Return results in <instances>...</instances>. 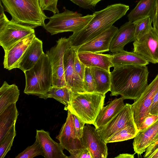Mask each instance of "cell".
<instances>
[{
	"label": "cell",
	"mask_w": 158,
	"mask_h": 158,
	"mask_svg": "<svg viewBox=\"0 0 158 158\" xmlns=\"http://www.w3.org/2000/svg\"><path fill=\"white\" fill-rule=\"evenodd\" d=\"M110 74V96L120 95L124 99L135 101L148 85L149 71L146 65L117 67Z\"/></svg>",
	"instance_id": "obj_1"
},
{
	"label": "cell",
	"mask_w": 158,
	"mask_h": 158,
	"mask_svg": "<svg viewBox=\"0 0 158 158\" xmlns=\"http://www.w3.org/2000/svg\"><path fill=\"white\" fill-rule=\"evenodd\" d=\"M129 8L128 5L117 3L95 12L92 18L83 28L73 33L67 38L70 47L76 50L99 35L125 15Z\"/></svg>",
	"instance_id": "obj_2"
},
{
	"label": "cell",
	"mask_w": 158,
	"mask_h": 158,
	"mask_svg": "<svg viewBox=\"0 0 158 158\" xmlns=\"http://www.w3.org/2000/svg\"><path fill=\"white\" fill-rule=\"evenodd\" d=\"M11 16V20L35 28L44 27L46 16L40 4V0H0Z\"/></svg>",
	"instance_id": "obj_3"
},
{
	"label": "cell",
	"mask_w": 158,
	"mask_h": 158,
	"mask_svg": "<svg viewBox=\"0 0 158 158\" xmlns=\"http://www.w3.org/2000/svg\"><path fill=\"white\" fill-rule=\"evenodd\" d=\"M105 94L93 92H73L69 103L64 108L86 124H94L104 106Z\"/></svg>",
	"instance_id": "obj_4"
},
{
	"label": "cell",
	"mask_w": 158,
	"mask_h": 158,
	"mask_svg": "<svg viewBox=\"0 0 158 158\" xmlns=\"http://www.w3.org/2000/svg\"><path fill=\"white\" fill-rule=\"evenodd\" d=\"M26 85L24 93L40 98L52 86V70L49 57L44 53L35 65L24 72Z\"/></svg>",
	"instance_id": "obj_5"
},
{
	"label": "cell",
	"mask_w": 158,
	"mask_h": 158,
	"mask_svg": "<svg viewBox=\"0 0 158 158\" xmlns=\"http://www.w3.org/2000/svg\"><path fill=\"white\" fill-rule=\"evenodd\" d=\"M62 12L54 14L49 18L48 23L43 27L52 35L58 33L79 31L89 22L94 15H82L66 9Z\"/></svg>",
	"instance_id": "obj_6"
},
{
	"label": "cell",
	"mask_w": 158,
	"mask_h": 158,
	"mask_svg": "<svg viewBox=\"0 0 158 158\" xmlns=\"http://www.w3.org/2000/svg\"><path fill=\"white\" fill-rule=\"evenodd\" d=\"M0 7V45L4 51L35 31L31 27L9 20L4 7L1 5Z\"/></svg>",
	"instance_id": "obj_7"
},
{
	"label": "cell",
	"mask_w": 158,
	"mask_h": 158,
	"mask_svg": "<svg viewBox=\"0 0 158 158\" xmlns=\"http://www.w3.org/2000/svg\"><path fill=\"white\" fill-rule=\"evenodd\" d=\"M57 44L46 51L52 70V86H67L65 81L64 67V55L67 49L70 47L67 38H61L56 41Z\"/></svg>",
	"instance_id": "obj_8"
},
{
	"label": "cell",
	"mask_w": 158,
	"mask_h": 158,
	"mask_svg": "<svg viewBox=\"0 0 158 158\" xmlns=\"http://www.w3.org/2000/svg\"><path fill=\"white\" fill-rule=\"evenodd\" d=\"M158 90V74L140 97L131 105L134 122L138 130L144 118L150 114L153 97Z\"/></svg>",
	"instance_id": "obj_9"
},
{
	"label": "cell",
	"mask_w": 158,
	"mask_h": 158,
	"mask_svg": "<svg viewBox=\"0 0 158 158\" xmlns=\"http://www.w3.org/2000/svg\"><path fill=\"white\" fill-rule=\"evenodd\" d=\"M135 124L131 105L125 104L120 112L106 125L96 129L105 142L115 133L126 126Z\"/></svg>",
	"instance_id": "obj_10"
},
{
	"label": "cell",
	"mask_w": 158,
	"mask_h": 158,
	"mask_svg": "<svg viewBox=\"0 0 158 158\" xmlns=\"http://www.w3.org/2000/svg\"><path fill=\"white\" fill-rule=\"evenodd\" d=\"M133 51L148 62L158 63V33L152 27L146 34L133 43Z\"/></svg>",
	"instance_id": "obj_11"
},
{
	"label": "cell",
	"mask_w": 158,
	"mask_h": 158,
	"mask_svg": "<svg viewBox=\"0 0 158 158\" xmlns=\"http://www.w3.org/2000/svg\"><path fill=\"white\" fill-rule=\"evenodd\" d=\"M67 116L65 123L62 125L59 135L56 138L58 140L63 149L68 151L70 155L82 149L81 139L77 136L75 128L73 117L68 110Z\"/></svg>",
	"instance_id": "obj_12"
},
{
	"label": "cell",
	"mask_w": 158,
	"mask_h": 158,
	"mask_svg": "<svg viewBox=\"0 0 158 158\" xmlns=\"http://www.w3.org/2000/svg\"><path fill=\"white\" fill-rule=\"evenodd\" d=\"M81 140L83 147L88 149L92 158H106L108 155L106 143L98 135L96 128L86 124Z\"/></svg>",
	"instance_id": "obj_13"
},
{
	"label": "cell",
	"mask_w": 158,
	"mask_h": 158,
	"mask_svg": "<svg viewBox=\"0 0 158 158\" xmlns=\"http://www.w3.org/2000/svg\"><path fill=\"white\" fill-rule=\"evenodd\" d=\"M75 49L69 47L64 55V75L67 86L73 92H84V83L76 73L74 65Z\"/></svg>",
	"instance_id": "obj_14"
},
{
	"label": "cell",
	"mask_w": 158,
	"mask_h": 158,
	"mask_svg": "<svg viewBox=\"0 0 158 158\" xmlns=\"http://www.w3.org/2000/svg\"><path fill=\"white\" fill-rule=\"evenodd\" d=\"M118 30V27L112 25L75 50L77 52H88L101 53L108 52L109 51L111 40Z\"/></svg>",
	"instance_id": "obj_15"
},
{
	"label": "cell",
	"mask_w": 158,
	"mask_h": 158,
	"mask_svg": "<svg viewBox=\"0 0 158 158\" xmlns=\"http://www.w3.org/2000/svg\"><path fill=\"white\" fill-rule=\"evenodd\" d=\"M35 37V33H31L22 39L8 50L4 51L3 62L4 68L8 70L15 68L26 49Z\"/></svg>",
	"instance_id": "obj_16"
},
{
	"label": "cell",
	"mask_w": 158,
	"mask_h": 158,
	"mask_svg": "<svg viewBox=\"0 0 158 158\" xmlns=\"http://www.w3.org/2000/svg\"><path fill=\"white\" fill-rule=\"evenodd\" d=\"M135 30L133 22L128 21L121 26L111 40L109 51L114 54L123 50L126 44L135 40Z\"/></svg>",
	"instance_id": "obj_17"
},
{
	"label": "cell",
	"mask_w": 158,
	"mask_h": 158,
	"mask_svg": "<svg viewBox=\"0 0 158 158\" xmlns=\"http://www.w3.org/2000/svg\"><path fill=\"white\" fill-rule=\"evenodd\" d=\"M42 41L35 37L26 49L15 68L23 72L32 68L44 53Z\"/></svg>",
	"instance_id": "obj_18"
},
{
	"label": "cell",
	"mask_w": 158,
	"mask_h": 158,
	"mask_svg": "<svg viewBox=\"0 0 158 158\" xmlns=\"http://www.w3.org/2000/svg\"><path fill=\"white\" fill-rule=\"evenodd\" d=\"M158 140V119L148 128L138 132L133 143L134 151L141 155L149 145Z\"/></svg>",
	"instance_id": "obj_19"
},
{
	"label": "cell",
	"mask_w": 158,
	"mask_h": 158,
	"mask_svg": "<svg viewBox=\"0 0 158 158\" xmlns=\"http://www.w3.org/2000/svg\"><path fill=\"white\" fill-rule=\"evenodd\" d=\"M35 139L40 143L44 152L45 158H68L63 152L60 144L54 141L49 133L43 130H36Z\"/></svg>",
	"instance_id": "obj_20"
},
{
	"label": "cell",
	"mask_w": 158,
	"mask_h": 158,
	"mask_svg": "<svg viewBox=\"0 0 158 158\" xmlns=\"http://www.w3.org/2000/svg\"><path fill=\"white\" fill-rule=\"evenodd\" d=\"M77 55L85 67H98L109 72L110 68L113 67L111 61L112 55L88 52H77Z\"/></svg>",
	"instance_id": "obj_21"
},
{
	"label": "cell",
	"mask_w": 158,
	"mask_h": 158,
	"mask_svg": "<svg viewBox=\"0 0 158 158\" xmlns=\"http://www.w3.org/2000/svg\"><path fill=\"white\" fill-rule=\"evenodd\" d=\"M124 99L122 97L116 98L103 107L94 125L96 129L106 125L115 116L125 105Z\"/></svg>",
	"instance_id": "obj_22"
},
{
	"label": "cell",
	"mask_w": 158,
	"mask_h": 158,
	"mask_svg": "<svg viewBox=\"0 0 158 158\" xmlns=\"http://www.w3.org/2000/svg\"><path fill=\"white\" fill-rule=\"evenodd\" d=\"M111 61L114 68L124 66H145L149 63L139 54L124 50L113 54Z\"/></svg>",
	"instance_id": "obj_23"
},
{
	"label": "cell",
	"mask_w": 158,
	"mask_h": 158,
	"mask_svg": "<svg viewBox=\"0 0 158 158\" xmlns=\"http://www.w3.org/2000/svg\"><path fill=\"white\" fill-rule=\"evenodd\" d=\"M19 94V90L15 84L9 85L4 81L0 88V113L10 105L16 103Z\"/></svg>",
	"instance_id": "obj_24"
},
{
	"label": "cell",
	"mask_w": 158,
	"mask_h": 158,
	"mask_svg": "<svg viewBox=\"0 0 158 158\" xmlns=\"http://www.w3.org/2000/svg\"><path fill=\"white\" fill-rule=\"evenodd\" d=\"M19 115L16 103L10 105L0 113V140L15 123Z\"/></svg>",
	"instance_id": "obj_25"
},
{
	"label": "cell",
	"mask_w": 158,
	"mask_h": 158,
	"mask_svg": "<svg viewBox=\"0 0 158 158\" xmlns=\"http://www.w3.org/2000/svg\"><path fill=\"white\" fill-rule=\"evenodd\" d=\"M89 68L96 85L94 92L105 94L110 90L111 85L110 72L98 67Z\"/></svg>",
	"instance_id": "obj_26"
},
{
	"label": "cell",
	"mask_w": 158,
	"mask_h": 158,
	"mask_svg": "<svg viewBox=\"0 0 158 158\" xmlns=\"http://www.w3.org/2000/svg\"><path fill=\"white\" fill-rule=\"evenodd\" d=\"M155 2L156 0H140L127 15L128 21L133 22L148 16L152 19Z\"/></svg>",
	"instance_id": "obj_27"
},
{
	"label": "cell",
	"mask_w": 158,
	"mask_h": 158,
	"mask_svg": "<svg viewBox=\"0 0 158 158\" xmlns=\"http://www.w3.org/2000/svg\"><path fill=\"white\" fill-rule=\"evenodd\" d=\"M73 93L71 90L67 87L52 86L41 98L46 99L52 98L60 102L67 107L69 105Z\"/></svg>",
	"instance_id": "obj_28"
},
{
	"label": "cell",
	"mask_w": 158,
	"mask_h": 158,
	"mask_svg": "<svg viewBox=\"0 0 158 158\" xmlns=\"http://www.w3.org/2000/svg\"><path fill=\"white\" fill-rule=\"evenodd\" d=\"M138 132L135 124L130 125L115 133L105 142L107 143L132 139L135 137Z\"/></svg>",
	"instance_id": "obj_29"
},
{
	"label": "cell",
	"mask_w": 158,
	"mask_h": 158,
	"mask_svg": "<svg viewBox=\"0 0 158 158\" xmlns=\"http://www.w3.org/2000/svg\"><path fill=\"white\" fill-rule=\"evenodd\" d=\"M15 123L0 140V158H4L10 151L13 145L14 139L16 135Z\"/></svg>",
	"instance_id": "obj_30"
},
{
	"label": "cell",
	"mask_w": 158,
	"mask_h": 158,
	"mask_svg": "<svg viewBox=\"0 0 158 158\" xmlns=\"http://www.w3.org/2000/svg\"><path fill=\"white\" fill-rule=\"evenodd\" d=\"M135 26V40H138L148 33L152 27V19L149 16L133 22Z\"/></svg>",
	"instance_id": "obj_31"
},
{
	"label": "cell",
	"mask_w": 158,
	"mask_h": 158,
	"mask_svg": "<svg viewBox=\"0 0 158 158\" xmlns=\"http://www.w3.org/2000/svg\"><path fill=\"white\" fill-rule=\"evenodd\" d=\"M40 155L44 157V152L40 143L35 139V141L33 145L27 147L15 158H32Z\"/></svg>",
	"instance_id": "obj_32"
},
{
	"label": "cell",
	"mask_w": 158,
	"mask_h": 158,
	"mask_svg": "<svg viewBox=\"0 0 158 158\" xmlns=\"http://www.w3.org/2000/svg\"><path fill=\"white\" fill-rule=\"evenodd\" d=\"M84 81L85 92H94L96 85L94 79L91 72L90 68L85 67Z\"/></svg>",
	"instance_id": "obj_33"
},
{
	"label": "cell",
	"mask_w": 158,
	"mask_h": 158,
	"mask_svg": "<svg viewBox=\"0 0 158 158\" xmlns=\"http://www.w3.org/2000/svg\"><path fill=\"white\" fill-rule=\"evenodd\" d=\"M58 0H40L42 10L50 11L54 14L59 13L57 7Z\"/></svg>",
	"instance_id": "obj_34"
},
{
	"label": "cell",
	"mask_w": 158,
	"mask_h": 158,
	"mask_svg": "<svg viewBox=\"0 0 158 158\" xmlns=\"http://www.w3.org/2000/svg\"><path fill=\"white\" fill-rule=\"evenodd\" d=\"M74 65L76 73L84 81L85 66L79 59L76 50L74 53Z\"/></svg>",
	"instance_id": "obj_35"
},
{
	"label": "cell",
	"mask_w": 158,
	"mask_h": 158,
	"mask_svg": "<svg viewBox=\"0 0 158 158\" xmlns=\"http://www.w3.org/2000/svg\"><path fill=\"white\" fill-rule=\"evenodd\" d=\"M143 157L146 158H158V140L146 148Z\"/></svg>",
	"instance_id": "obj_36"
},
{
	"label": "cell",
	"mask_w": 158,
	"mask_h": 158,
	"mask_svg": "<svg viewBox=\"0 0 158 158\" xmlns=\"http://www.w3.org/2000/svg\"><path fill=\"white\" fill-rule=\"evenodd\" d=\"M158 119V115L150 114L143 119L139 129L138 131L143 130L154 124Z\"/></svg>",
	"instance_id": "obj_37"
},
{
	"label": "cell",
	"mask_w": 158,
	"mask_h": 158,
	"mask_svg": "<svg viewBox=\"0 0 158 158\" xmlns=\"http://www.w3.org/2000/svg\"><path fill=\"white\" fill-rule=\"evenodd\" d=\"M74 124L78 137L81 139L83 135L85 123L80 120L75 115L73 114Z\"/></svg>",
	"instance_id": "obj_38"
},
{
	"label": "cell",
	"mask_w": 158,
	"mask_h": 158,
	"mask_svg": "<svg viewBox=\"0 0 158 158\" xmlns=\"http://www.w3.org/2000/svg\"><path fill=\"white\" fill-rule=\"evenodd\" d=\"M69 158H92L89 150L83 147V148L78 150L74 154L70 155Z\"/></svg>",
	"instance_id": "obj_39"
},
{
	"label": "cell",
	"mask_w": 158,
	"mask_h": 158,
	"mask_svg": "<svg viewBox=\"0 0 158 158\" xmlns=\"http://www.w3.org/2000/svg\"><path fill=\"white\" fill-rule=\"evenodd\" d=\"M153 28L158 33V0H156L153 15L152 18Z\"/></svg>",
	"instance_id": "obj_40"
},
{
	"label": "cell",
	"mask_w": 158,
	"mask_h": 158,
	"mask_svg": "<svg viewBox=\"0 0 158 158\" xmlns=\"http://www.w3.org/2000/svg\"><path fill=\"white\" fill-rule=\"evenodd\" d=\"M158 111V90L155 94L151 106L150 113L157 115Z\"/></svg>",
	"instance_id": "obj_41"
},
{
	"label": "cell",
	"mask_w": 158,
	"mask_h": 158,
	"mask_svg": "<svg viewBox=\"0 0 158 158\" xmlns=\"http://www.w3.org/2000/svg\"><path fill=\"white\" fill-rule=\"evenodd\" d=\"M70 0L79 7L84 9H90L93 7L90 4L87 0Z\"/></svg>",
	"instance_id": "obj_42"
},
{
	"label": "cell",
	"mask_w": 158,
	"mask_h": 158,
	"mask_svg": "<svg viewBox=\"0 0 158 158\" xmlns=\"http://www.w3.org/2000/svg\"><path fill=\"white\" fill-rule=\"evenodd\" d=\"M115 158H134V155L128 153H122L115 157Z\"/></svg>",
	"instance_id": "obj_43"
},
{
	"label": "cell",
	"mask_w": 158,
	"mask_h": 158,
	"mask_svg": "<svg viewBox=\"0 0 158 158\" xmlns=\"http://www.w3.org/2000/svg\"><path fill=\"white\" fill-rule=\"evenodd\" d=\"M90 4L93 7L95 6L96 4L102 0H87Z\"/></svg>",
	"instance_id": "obj_44"
},
{
	"label": "cell",
	"mask_w": 158,
	"mask_h": 158,
	"mask_svg": "<svg viewBox=\"0 0 158 158\" xmlns=\"http://www.w3.org/2000/svg\"><path fill=\"white\" fill-rule=\"evenodd\" d=\"M157 115H158V112H157Z\"/></svg>",
	"instance_id": "obj_45"
}]
</instances>
